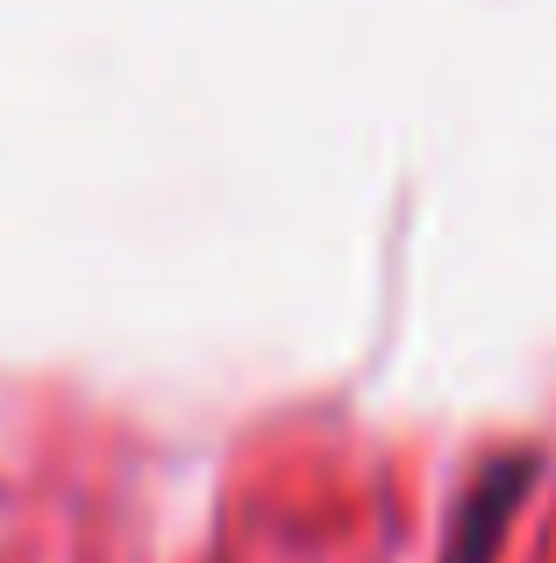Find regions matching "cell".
Wrapping results in <instances>:
<instances>
[{"instance_id": "6da1fadb", "label": "cell", "mask_w": 556, "mask_h": 563, "mask_svg": "<svg viewBox=\"0 0 556 563\" xmlns=\"http://www.w3.org/2000/svg\"><path fill=\"white\" fill-rule=\"evenodd\" d=\"M535 478V456H507V464L486 471V485L471 493V507H464V528H457V556L464 563H486L492 536L507 528V514H514V493Z\"/></svg>"}]
</instances>
